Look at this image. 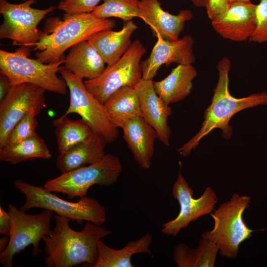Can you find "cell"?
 Returning a JSON list of instances; mask_svg holds the SVG:
<instances>
[{
    "mask_svg": "<svg viewBox=\"0 0 267 267\" xmlns=\"http://www.w3.org/2000/svg\"><path fill=\"white\" fill-rule=\"evenodd\" d=\"M139 18L150 27L155 36L159 34L166 40L176 41L193 14L188 9L172 14L162 8L159 0H140Z\"/></svg>",
    "mask_w": 267,
    "mask_h": 267,
    "instance_id": "e0dca14e",
    "label": "cell"
},
{
    "mask_svg": "<svg viewBox=\"0 0 267 267\" xmlns=\"http://www.w3.org/2000/svg\"><path fill=\"white\" fill-rule=\"evenodd\" d=\"M9 240V237L4 235L0 238V253L2 252L6 248Z\"/></svg>",
    "mask_w": 267,
    "mask_h": 267,
    "instance_id": "e575fe53",
    "label": "cell"
},
{
    "mask_svg": "<svg viewBox=\"0 0 267 267\" xmlns=\"http://www.w3.org/2000/svg\"><path fill=\"white\" fill-rule=\"evenodd\" d=\"M55 226L43 240L47 267H72L83 264L94 267L98 258V242L112 231L87 221L83 228L76 231L70 226V219L54 215Z\"/></svg>",
    "mask_w": 267,
    "mask_h": 267,
    "instance_id": "6da1fadb",
    "label": "cell"
},
{
    "mask_svg": "<svg viewBox=\"0 0 267 267\" xmlns=\"http://www.w3.org/2000/svg\"><path fill=\"white\" fill-rule=\"evenodd\" d=\"M146 48L138 40L132 42L125 54L115 63L107 65L97 78L87 80V89L104 104L113 94L125 87H134L142 79L141 59Z\"/></svg>",
    "mask_w": 267,
    "mask_h": 267,
    "instance_id": "ba28073f",
    "label": "cell"
},
{
    "mask_svg": "<svg viewBox=\"0 0 267 267\" xmlns=\"http://www.w3.org/2000/svg\"><path fill=\"white\" fill-rule=\"evenodd\" d=\"M104 105L110 119L117 128H122L129 120L141 116L140 101L134 87L119 89Z\"/></svg>",
    "mask_w": 267,
    "mask_h": 267,
    "instance_id": "cb8c5ba5",
    "label": "cell"
},
{
    "mask_svg": "<svg viewBox=\"0 0 267 267\" xmlns=\"http://www.w3.org/2000/svg\"><path fill=\"white\" fill-rule=\"evenodd\" d=\"M36 116L31 113L24 116L10 132L6 144L17 143L35 135L38 127Z\"/></svg>",
    "mask_w": 267,
    "mask_h": 267,
    "instance_id": "f1b7e54d",
    "label": "cell"
},
{
    "mask_svg": "<svg viewBox=\"0 0 267 267\" xmlns=\"http://www.w3.org/2000/svg\"><path fill=\"white\" fill-rule=\"evenodd\" d=\"M101 0H62L57 8L68 14L91 13Z\"/></svg>",
    "mask_w": 267,
    "mask_h": 267,
    "instance_id": "4dcf8cb0",
    "label": "cell"
},
{
    "mask_svg": "<svg viewBox=\"0 0 267 267\" xmlns=\"http://www.w3.org/2000/svg\"><path fill=\"white\" fill-rule=\"evenodd\" d=\"M7 212L10 218L9 240L0 253V262L5 267H11L14 256L29 245L33 246L32 255L38 254L40 241L50 233L53 212L44 210L39 214H29L12 204L8 205Z\"/></svg>",
    "mask_w": 267,
    "mask_h": 267,
    "instance_id": "9c48e42d",
    "label": "cell"
},
{
    "mask_svg": "<svg viewBox=\"0 0 267 267\" xmlns=\"http://www.w3.org/2000/svg\"><path fill=\"white\" fill-rule=\"evenodd\" d=\"M197 7H205L208 0H190Z\"/></svg>",
    "mask_w": 267,
    "mask_h": 267,
    "instance_id": "d590c367",
    "label": "cell"
},
{
    "mask_svg": "<svg viewBox=\"0 0 267 267\" xmlns=\"http://www.w3.org/2000/svg\"><path fill=\"white\" fill-rule=\"evenodd\" d=\"M10 228V218L8 213L0 206V233L9 237Z\"/></svg>",
    "mask_w": 267,
    "mask_h": 267,
    "instance_id": "d6a6232c",
    "label": "cell"
},
{
    "mask_svg": "<svg viewBox=\"0 0 267 267\" xmlns=\"http://www.w3.org/2000/svg\"><path fill=\"white\" fill-rule=\"evenodd\" d=\"M256 7V26L250 43H267V0H259Z\"/></svg>",
    "mask_w": 267,
    "mask_h": 267,
    "instance_id": "f546056e",
    "label": "cell"
},
{
    "mask_svg": "<svg viewBox=\"0 0 267 267\" xmlns=\"http://www.w3.org/2000/svg\"><path fill=\"white\" fill-rule=\"evenodd\" d=\"M43 88L23 83L12 85L0 101V148L4 146L10 132L26 114L39 115L46 106Z\"/></svg>",
    "mask_w": 267,
    "mask_h": 267,
    "instance_id": "7c38bea8",
    "label": "cell"
},
{
    "mask_svg": "<svg viewBox=\"0 0 267 267\" xmlns=\"http://www.w3.org/2000/svg\"><path fill=\"white\" fill-rule=\"evenodd\" d=\"M28 46H21L13 52L0 50V73L6 76L12 85L28 83L45 90L65 95L68 87L57 75L64 57L57 63H44L29 57Z\"/></svg>",
    "mask_w": 267,
    "mask_h": 267,
    "instance_id": "5b68a950",
    "label": "cell"
},
{
    "mask_svg": "<svg viewBox=\"0 0 267 267\" xmlns=\"http://www.w3.org/2000/svg\"><path fill=\"white\" fill-rule=\"evenodd\" d=\"M64 64L68 70L87 80L97 78L106 67L104 59L88 40L72 46L64 58Z\"/></svg>",
    "mask_w": 267,
    "mask_h": 267,
    "instance_id": "ffe728a7",
    "label": "cell"
},
{
    "mask_svg": "<svg viewBox=\"0 0 267 267\" xmlns=\"http://www.w3.org/2000/svg\"><path fill=\"white\" fill-rule=\"evenodd\" d=\"M140 104L141 116L156 131L158 139L170 146L171 130L168 124L172 108L156 93L152 80L142 79L134 87Z\"/></svg>",
    "mask_w": 267,
    "mask_h": 267,
    "instance_id": "2e32d148",
    "label": "cell"
},
{
    "mask_svg": "<svg viewBox=\"0 0 267 267\" xmlns=\"http://www.w3.org/2000/svg\"><path fill=\"white\" fill-rule=\"evenodd\" d=\"M137 28L132 20L127 21L120 30L101 31L88 41L96 48L107 65H111L128 50L132 43L131 36Z\"/></svg>",
    "mask_w": 267,
    "mask_h": 267,
    "instance_id": "44dd1931",
    "label": "cell"
},
{
    "mask_svg": "<svg viewBox=\"0 0 267 267\" xmlns=\"http://www.w3.org/2000/svg\"><path fill=\"white\" fill-rule=\"evenodd\" d=\"M13 184L25 196V202L19 208L24 211L33 208L49 210L79 224L89 221L101 225L106 221L105 208L93 197L86 196L77 202H71L44 187L32 185L21 179L15 180Z\"/></svg>",
    "mask_w": 267,
    "mask_h": 267,
    "instance_id": "277c9868",
    "label": "cell"
},
{
    "mask_svg": "<svg viewBox=\"0 0 267 267\" xmlns=\"http://www.w3.org/2000/svg\"><path fill=\"white\" fill-rule=\"evenodd\" d=\"M229 2L235 1H245V2H250L251 1L250 0H229Z\"/></svg>",
    "mask_w": 267,
    "mask_h": 267,
    "instance_id": "8d00e7d4",
    "label": "cell"
},
{
    "mask_svg": "<svg viewBox=\"0 0 267 267\" xmlns=\"http://www.w3.org/2000/svg\"><path fill=\"white\" fill-rule=\"evenodd\" d=\"M51 154L44 141L36 133L21 141L0 148V161L17 164L36 159H48Z\"/></svg>",
    "mask_w": 267,
    "mask_h": 267,
    "instance_id": "d4e9b609",
    "label": "cell"
},
{
    "mask_svg": "<svg viewBox=\"0 0 267 267\" xmlns=\"http://www.w3.org/2000/svg\"><path fill=\"white\" fill-rule=\"evenodd\" d=\"M36 0H27L15 4L6 0H0V13L3 20L0 26V38L12 41L13 44L31 46L39 42L44 32L38 28L39 23L56 7L51 5L45 9L31 7Z\"/></svg>",
    "mask_w": 267,
    "mask_h": 267,
    "instance_id": "8fae6325",
    "label": "cell"
},
{
    "mask_svg": "<svg viewBox=\"0 0 267 267\" xmlns=\"http://www.w3.org/2000/svg\"><path fill=\"white\" fill-rule=\"evenodd\" d=\"M12 85L9 79L2 74L0 76V101L2 100L9 91Z\"/></svg>",
    "mask_w": 267,
    "mask_h": 267,
    "instance_id": "836d02e7",
    "label": "cell"
},
{
    "mask_svg": "<svg viewBox=\"0 0 267 267\" xmlns=\"http://www.w3.org/2000/svg\"><path fill=\"white\" fill-rule=\"evenodd\" d=\"M59 72L66 82L70 93L69 105L64 115H79L107 143L114 142L118 137V128L110 119L104 104L87 89L83 79L64 66L61 67Z\"/></svg>",
    "mask_w": 267,
    "mask_h": 267,
    "instance_id": "30bf717a",
    "label": "cell"
},
{
    "mask_svg": "<svg viewBox=\"0 0 267 267\" xmlns=\"http://www.w3.org/2000/svg\"><path fill=\"white\" fill-rule=\"evenodd\" d=\"M219 247L209 239L201 237L195 248L181 243L174 250V259L178 267H214Z\"/></svg>",
    "mask_w": 267,
    "mask_h": 267,
    "instance_id": "484cf974",
    "label": "cell"
},
{
    "mask_svg": "<svg viewBox=\"0 0 267 267\" xmlns=\"http://www.w3.org/2000/svg\"><path fill=\"white\" fill-rule=\"evenodd\" d=\"M197 72L192 64H178L170 74L159 81H153L155 90L167 104L185 98L191 92L192 81Z\"/></svg>",
    "mask_w": 267,
    "mask_h": 267,
    "instance_id": "7402d4cb",
    "label": "cell"
},
{
    "mask_svg": "<svg viewBox=\"0 0 267 267\" xmlns=\"http://www.w3.org/2000/svg\"><path fill=\"white\" fill-rule=\"evenodd\" d=\"M115 26V20L99 18L91 13H64L63 20L58 17L50 18L43 37L32 45L35 50H39L35 54L36 59L44 63L58 62L68 48L100 32L112 30Z\"/></svg>",
    "mask_w": 267,
    "mask_h": 267,
    "instance_id": "3957f363",
    "label": "cell"
},
{
    "mask_svg": "<svg viewBox=\"0 0 267 267\" xmlns=\"http://www.w3.org/2000/svg\"><path fill=\"white\" fill-rule=\"evenodd\" d=\"M229 4V0H208L205 7L209 18L212 21L222 16L227 11Z\"/></svg>",
    "mask_w": 267,
    "mask_h": 267,
    "instance_id": "1f68e13d",
    "label": "cell"
},
{
    "mask_svg": "<svg viewBox=\"0 0 267 267\" xmlns=\"http://www.w3.org/2000/svg\"><path fill=\"white\" fill-rule=\"evenodd\" d=\"M23 0V1H26V0Z\"/></svg>",
    "mask_w": 267,
    "mask_h": 267,
    "instance_id": "74e56055",
    "label": "cell"
},
{
    "mask_svg": "<svg viewBox=\"0 0 267 267\" xmlns=\"http://www.w3.org/2000/svg\"><path fill=\"white\" fill-rule=\"evenodd\" d=\"M140 0H104L92 14L101 19L116 17L125 22L139 17Z\"/></svg>",
    "mask_w": 267,
    "mask_h": 267,
    "instance_id": "83f0119b",
    "label": "cell"
},
{
    "mask_svg": "<svg viewBox=\"0 0 267 267\" xmlns=\"http://www.w3.org/2000/svg\"><path fill=\"white\" fill-rule=\"evenodd\" d=\"M123 171L117 156L106 154L99 160L68 172L45 182L43 187L52 192L61 193L69 199L87 196L93 185L109 186L114 184Z\"/></svg>",
    "mask_w": 267,
    "mask_h": 267,
    "instance_id": "52a82bcc",
    "label": "cell"
},
{
    "mask_svg": "<svg viewBox=\"0 0 267 267\" xmlns=\"http://www.w3.org/2000/svg\"><path fill=\"white\" fill-rule=\"evenodd\" d=\"M52 125L55 128L59 154L87 140L94 133L91 127L83 119L71 120L64 115L54 119Z\"/></svg>",
    "mask_w": 267,
    "mask_h": 267,
    "instance_id": "4316f807",
    "label": "cell"
},
{
    "mask_svg": "<svg viewBox=\"0 0 267 267\" xmlns=\"http://www.w3.org/2000/svg\"><path fill=\"white\" fill-rule=\"evenodd\" d=\"M153 238L146 233L138 239L131 241L122 248H112L101 240L98 244V258L94 267H134L132 256L136 254H152L150 246Z\"/></svg>",
    "mask_w": 267,
    "mask_h": 267,
    "instance_id": "603a6c76",
    "label": "cell"
},
{
    "mask_svg": "<svg viewBox=\"0 0 267 267\" xmlns=\"http://www.w3.org/2000/svg\"><path fill=\"white\" fill-rule=\"evenodd\" d=\"M256 7L251 1L230 2L225 13L211 21L212 26L224 39L248 41L256 26Z\"/></svg>",
    "mask_w": 267,
    "mask_h": 267,
    "instance_id": "9a60e30c",
    "label": "cell"
},
{
    "mask_svg": "<svg viewBox=\"0 0 267 267\" xmlns=\"http://www.w3.org/2000/svg\"><path fill=\"white\" fill-rule=\"evenodd\" d=\"M123 138L134 159L144 169L150 168L154 153V143L158 138L154 129L141 116L134 118L122 127Z\"/></svg>",
    "mask_w": 267,
    "mask_h": 267,
    "instance_id": "ac0fdd59",
    "label": "cell"
},
{
    "mask_svg": "<svg viewBox=\"0 0 267 267\" xmlns=\"http://www.w3.org/2000/svg\"><path fill=\"white\" fill-rule=\"evenodd\" d=\"M177 178L172 188L173 196L180 206L179 212L174 219L162 225V232L166 235L175 236L183 228L204 215L211 214L219 198L210 186H207L202 195L194 198L193 189L189 186L181 174V163Z\"/></svg>",
    "mask_w": 267,
    "mask_h": 267,
    "instance_id": "4fadbf2b",
    "label": "cell"
},
{
    "mask_svg": "<svg viewBox=\"0 0 267 267\" xmlns=\"http://www.w3.org/2000/svg\"><path fill=\"white\" fill-rule=\"evenodd\" d=\"M157 40L148 58L141 62L142 79L152 80L163 65L172 63L192 64L195 61L194 40L188 35L176 41H168L159 34Z\"/></svg>",
    "mask_w": 267,
    "mask_h": 267,
    "instance_id": "5bb4252c",
    "label": "cell"
},
{
    "mask_svg": "<svg viewBox=\"0 0 267 267\" xmlns=\"http://www.w3.org/2000/svg\"><path fill=\"white\" fill-rule=\"evenodd\" d=\"M251 198L234 193L229 201L221 204L210 214L214 221L211 231L201 234L219 247L220 254L229 259L237 257L240 245L252 236L254 231L243 219L245 210L249 207Z\"/></svg>",
    "mask_w": 267,
    "mask_h": 267,
    "instance_id": "8992f818",
    "label": "cell"
},
{
    "mask_svg": "<svg viewBox=\"0 0 267 267\" xmlns=\"http://www.w3.org/2000/svg\"><path fill=\"white\" fill-rule=\"evenodd\" d=\"M230 59L224 57L217 65L219 79L211 104L205 110L204 121L199 132L178 149L182 156H188L198 145L200 141L216 128L222 130L223 137H231L232 128L229 125L231 118L237 112L249 108L267 105V91L254 93L243 98L232 96L229 90Z\"/></svg>",
    "mask_w": 267,
    "mask_h": 267,
    "instance_id": "7a4b0ae2",
    "label": "cell"
},
{
    "mask_svg": "<svg viewBox=\"0 0 267 267\" xmlns=\"http://www.w3.org/2000/svg\"><path fill=\"white\" fill-rule=\"evenodd\" d=\"M106 144L101 136L94 133L87 140L59 154L56 158V167L63 173L95 162L106 154Z\"/></svg>",
    "mask_w": 267,
    "mask_h": 267,
    "instance_id": "d6986e66",
    "label": "cell"
}]
</instances>
